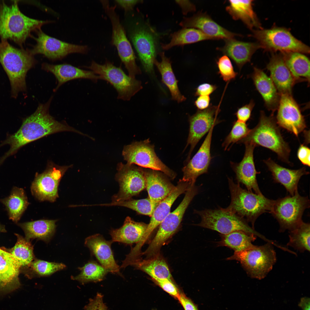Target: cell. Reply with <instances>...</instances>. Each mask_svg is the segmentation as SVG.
Segmentation results:
<instances>
[{
	"label": "cell",
	"instance_id": "91938a15",
	"mask_svg": "<svg viewBox=\"0 0 310 310\" xmlns=\"http://www.w3.org/2000/svg\"><path fill=\"white\" fill-rule=\"evenodd\" d=\"M6 232L5 226L0 224V232Z\"/></svg>",
	"mask_w": 310,
	"mask_h": 310
},
{
	"label": "cell",
	"instance_id": "5bb4252c",
	"mask_svg": "<svg viewBox=\"0 0 310 310\" xmlns=\"http://www.w3.org/2000/svg\"><path fill=\"white\" fill-rule=\"evenodd\" d=\"M115 178L119 190L112 197V202L127 200L139 193L146 187L144 170L133 164H118Z\"/></svg>",
	"mask_w": 310,
	"mask_h": 310
},
{
	"label": "cell",
	"instance_id": "8d00e7d4",
	"mask_svg": "<svg viewBox=\"0 0 310 310\" xmlns=\"http://www.w3.org/2000/svg\"><path fill=\"white\" fill-rule=\"evenodd\" d=\"M0 202L6 207L10 219L15 223L20 219L29 204L23 189L14 187L10 195Z\"/></svg>",
	"mask_w": 310,
	"mask_h": 310
},
{
	"label": "cell",
	"instance_id": "9c48e42d",
	"mask_svg": "<svg viewBox=\"0 0 310 310\" xmlns=\"http://www.w3.org/2000/svg\"><path fill=\"white\" fill-rule=\"evenodd\" d=\"M310 207L308 197L301 196L297 191L292 196L279 198L274 202L270 213L276 219L280 226L279 231H290L303 221L304 211Z\"/></svg>",
	"mask_w": 310,
	"mask_h": 310
},
{
	"label": "cell",
	"instance_id": "e575fe53",
	"mask_svg": "<svg viewBox=\"0 0 310 310\" xmlns=\"http://www.w3.org/2000/svg\"><path fill=\"white\" fill-rule=\"evenodd\" d=\"M161 61L158 62L155 59L154 64L156 66L161 74L162 81L169 90L172 99L178 102L185 100L186 98L181 93L178 86L177 80L171 66L170 58L167 57L164 52L159 53Z\"/></svg>",
	"mask_w": 310,
	"mask_h": 310
},
{
	"label": "cell",
	"instance_id": "603a6c76",
	"mask_svg": "<svg viewBox=\"0 0 310 310\" xmlns=\"http://www.w3.org/2000/svg\"><path fill=\"white\" fill-rule=\"evenodd\" d=\"M21 267L5 248H0V295L9 293L20 287L18 276Z\"/></svg>",
	"mask_w": 310,
	"mask_h": 310
},
{
	"label": "cell",
	"instance_id": "83f0119b",
	"mask_svg": "<svg viewBox=\"0 0 310 310\" xmlns=\"http://www.w3.org/2000/svg\"><path fill=\"white\" fill-rule=\"evenodd\" d=\"M224 40V45L217 49L230 58L240 69L250 61L253 54L260 48L258 43L240 41L234 38Z\"/></svg>",
	"mask_w": 310,
	"mask_h": 310
},
{
	"label": "cell",
	"instance_id": "f35d334b",
	"mask_svg": "<svg viewBox=\"0 0 310 310\" xmlns=\"http://www.w3.org/2000/svg\"><path fill=\"white\" fill-rule=\"evenodd\" d=\"M131 266L147 274L153 279H167L171 280L172 276L167 264L164 259L158 256L146 260L140 259Z\"/></svg>",
	"mask_w": 310,
	"mask_h": 310
},
{
	"label": "cell",
	"instance_id": "c3c4849f",
	"mask_svg": "<svg viewBox=\"0 0 310 310\" xmlns=\"http://www.w3.org/2000/svg\"><path fill=\"white\" fill-rule=\"evenodd\" d=\"M154 282L164 291L177 299L180 293L179 289L171 280L167 279H155Z\"/></svg>",
	"mask_w": 310,
	"mask_h": 310
},
{
	"label": "cell",
	"instance_id": "ac0fdd59",
	"mask_svg": "<svg viewBox=\"0 0 310 310\" xmlns=\"http://www.w3.org/2000/svg\"><path fill=\"white\" fill-rule=\"evenodd\" d=\"M215 125L210 130L196 154L183 168L182 180L192 185H194L199 176L208 172L212 159L210 148L213 130Z\"/></svg>",
	"mask_w": 310,
	"mask_h": 310
},
{
	"label": "cell",
	"instance_id": "5b68a950",
	"mask_svg": "<svg viewBox=\"0 0 310 310\" xmlns=\"http://www.w3.org/2000/svg\"><path fill=\"white\" fill-rule=\"evenodd\" d=\"M231 201L226 208L250 222L254 229L255 223L262 214L270 213L274 200L241 188L239 183L228 178Z\"/></svg>",
	"mask_w": 310,
	"mask_h": 310
},
{
	"label": "cell",
	"instance_id": "680465c9",
	"mask_svg": "<svg viewBox=\"0 0 310 310\" xmlns=\"http://www.w3.org/2000/svg\"><path fill=\"white\" fill-rule=\"evenodd\" d=\"M310 298L307 297L301 298L298 306L303 310H310Z\"/></svg>",
	"mask_w": 310,
	"mask_h": 310
},
{
	"label": "cell",
	"instance_id": "2e32d148",
	"mask_svg": "<svg viewBox=\"0 0 310 310\" xmlns=\"http://www.w3.org/2000/svg\"><path fill=\"white\" fill-rule=\"evenodd\" d=\"M220 111L218 106L210 104L207 109L198 110L189 117V132L185 148L189 145L190 148L187 162L190 160L192 152L200 139L208 132L213 126L220 122L217 118Z\"/></svg>",
	"mask_w": 310,
	"mask_h": 310
},
{
	"label": "cell",
	"instance_id": "9a60e30c",
	"mask_svg": "<svg viewBox=\"0 0 310 310\" xmlns=\"http://www.w3.org/2000/svg\"><path fill=\"white\" fill-rule=\"evenodd\" d=\"M37 37H34L36 44L30 50L34 55L42 54L49 59L55 60L62 59L73 53H85L88 51L87 46L71 44L49 36L40 29L36 30Z\"/></svg>",
	"mask_w": 310,
	"mask_h": 310
},
{
	"label": "cell",
	"instance_id": "f907efd6",
	"mask_svg": "<svg viewBox=\"0 0 310 310\" xmlns=\"http://www.w3.org/2000/svg\"><path fill=\"white\" fill-rule=\"evenodd\" d=\"M84 310H108L107 307L103 301V296L98 293L96 296L90 299L88 303L84 307Z\"/></svg>",
	"mask_w": 310,
	"mask_h": 310
},
{
	"label": "cell",
	"instance_id": "7c38bea8",
	"mask_svg": "<svg viewBox=\"0 0 310 310\" xmlns=\"http://www.w3.org/2000/svg\"><path fill=\"white\" fill-rule=\"evenodd\" d=\"M198 191L197 187L193 185L186 192L185 196L178 207L170 212L160 224L156 235L146 250L150 255L156 254L161 246L177 230L185 210Z\"/></svg>",
	"mask_w": 310,
	"mask_h": 310
},
{
	"label": "cell",
	"instance_id": "7dc6e473",
	"mask_svg": "<svg viewBox=\"0 0 310 310\" xmlns=\"http://www.w3.org/2000/svg\"><path fill=\"white\" fill-rule=\"evenodd\" d=\"M218 73L225 82H229L236 78L238 73L234 69L229 57L224 55L219 58L216 61Z\"/></svg>",
	"mask_w": 310,
	"mask_h": 310
},
{
	"label": "cell",
	"instance_id": "d6986e66",
	"mask_svg": "<svg viewBox=\"0 0 310 310\" xmlns=\"http://www.w3.org/2000/svg\"><path fill=\"white\" fill-rule=\"evenodd\" d=\"M130 37L145 71L152 73L156 52L153 36L145 28L138 26L132 30Z\"/></svg>",
	"mask_w": 310,
	"mask_h": 310
},
{
	"label": "cell",
	"instance_id": "7402d4cb",
	"mask_svg": "<svg viewBox=\"0 0 310 310\" xmlns=\"http://www.w3.org/2000/svg\"><path fill=\"white\" fill-rule=\"evenodd\" d=\"M193 185L182 179L180 180L174 190L158 204L151 216L143 237L137 244L139 247H142L153 231L169 214L171 206L177 197Z\"/></svg>",
	"mask_w": 310,
	"mask_h": 310
},
{
	"label": "cell",
	"instance_id": "d4e9b609",
	"mask_svg": "<svg viewBox=\"0 0 310 310\" xmlns=\"http://www.w3.org/2000/svg\"><path fill=\"white\" fill-rule=\"evenodd\" d=\"M266 68L280 95L292 94L293 86L297 82L286 65L282 54H273Z\"/></svg>",
	"mask_w": 310,
	"mask_h": 310
},
{
	"label": "cell",
	"instance_id": "ee69618b",
	"mask_svg": "<svg viewBox=\"0 0 310 310\" xmlns=\"http://www.w3.org/2000/svg\"><path fill=\"white\" fill-rule=\"evenodd\" d=\"M105 206L124 207L134 210L139 214L151 217L158 205L154 203L149 198L140 199H131L118 202L103 204Z\"/></svg>",
	"mask_w": 310,
	"mask_h": 310
},
{
	"label": "cell",
	"instance_id": "816d5d0a",
	"mask_svg": "<svg viewBox=\"0 0 310 310\" xmlns=\"http://www.w3.org/2000/svg\"><path fill=\"white\" fill-rule=\"evenodd\" d=\"M217 88V86L216 85L208 83H203L199 85L196 88L194 95L195 96H209Z\"/></svg>",
	"mask_w": 310,
	"mask_h": 310
},
{
	"label": "cell",
	"instance_id": "4316f807",
	"mask_svg": "<svg viewBox=\"0 0 310 310\" xmlns=\"http://www.w3.org/2000/svg\"><path fill=\"white\" fill-rule=\"evenodd\" d=\"M273 179L276 182L283 185L290 195H293L298 191V184L301 177L308 175L305 167L292 170L283 167L277 164L271 158L264 161Z\"/></svg>",
	"mask_w": 310,
	"mask_h": 310
},
{
	"label": "cell",
	"instance_id": "681fc988",
	"mask_svg": "<svg viewBox=\"0 0 310 310\" xmlns=\"http://www.w3.org/2000/svg\"><path fill=\"white\" fill-rule=\"evenodd\" d=\"M255 105L254 101L251 100L248 104L238 108L235 114L237 118V120L246 123L251 117V112Z\"/></svg>",
	"mask_w": 310,
	"mask_h": 310
},
{
	"label": "cell",
	"instance_id": "8fae6325",
	"mask_svg": "<svg viewBox=\"0 0 310 310\" xmlns=\"http://www.w3.org/2000/svg\"><path fill=\"white\" fill-rule=\"evenodd\" d=\"M101 3L110 20L112 28V42L117 48L119 57L127 69L130 77L141 73V70L136 63V57L125 30L121 24L119 17L115 11V6H110L107 1Z\"/></svg>",
	"mask_w": 310,
	"mask_h": 310
},
{
	"label": "cell",
	"instance_id": "4dcf8cb0",
	"mask_svg": "<svg viewBox=\"0 0 310 310\" xmlns=\"http://www.w3.org/2000/svg\"><path fill=\"white\" fill-rule=\"evenodd\" d=\"M148 224L137 222L129 216L125 218L121 227L112 229L110 232L113 242H118L127 245L137 244L142 239L146 230Z\"/></svg>",
	"mask_w": 310,
	"mask_h": 310
},
{
	"label": "cell",
	"instance_id": "11a10c76",
	"mask_svg": "<svg viewBox=\"0 0 310 310\" xmlns=\"http://www.w3.org/2000/svg\"><path fill=\"white\" fill-rule=\"evenodd\" d=\"M210 98L208 96H199L194 102V104L198 110H203L210 106Z\"/></svg>",
	"mask_w": 310,
	"mask_h": 310
},
{
	"label": "cell",
	"instance_id": "db71d44e",
	"mask_svg": "<svg viewBox=\"0 0 310 310\" xmlns=\"http://www.w3.org/2000/svg\"><path fill=\"white\" fill-rule=\"evenodd\" d=\"M177 299L185 310H199L197 306L185 294L180 293Z\"/></svg>",
	"mask_w": 310,
	"mask_h": 310
},
{
	"label": "cell",
	"instance_id": "74e56055",
	"mask_svg": "<svg viewBox=\"0 0 310 310\" xmlns=\"http://www.w3.org/2000/svg\"><path fill=\"white\" fill-rule=\"evenodd\" d=\"M220 236L221 239L218 242V246L226 247L235 252L242 251L252 248L254 245L252 242L257 237L254 234L240 230Z\"/></svg>",
	"mask_w": 310,
	"mask_h": 310
},
{
	"label": "cell",
	"instance_id": "f1b7e54d",
	"mask_svg": "<svg viewBox=\"0 0 310 310\" xmlns=\"http://www.w3.org/2000/svg\"><path fill=\"white\" fill-rule=\"evenodd\" d=\"M42 68L55 75L58 84L55 90L69 81L79 78L89 79L94 82L100 79V77L92 71L82 69L68 64L52 65L43 63Z\"/></svg>",
	"mask_w": 310,
	"mask_h": 310
},
{
	"label": "cell",
	"instance_id": "6da1fadb",
	"mask_svg": "<svg viewBox=\"0 0 310 310\" xmlns=\"http://www.w3.org/2000/svg\"><path fill=\"white\" fill-rule=\"evenodd\" d=\"M52 100V97L46 103L39 104L35 112L24 119L19 130L8 136L0 144V147L6 144L10 147L0 159L1 162L24 146L49 135L65 131L83 134L67 124L57 121L50 114L49 109Z\"/></svg>",
	"mask_w": 310,
	"mask_h": 310
},
{
	"label": "cell",
	"instance_id": "836d02e7",
	"mask_svg": "<svg viewBox=\"0 0 310 310\" xmlns=\"http://www.w3.org/2000/svg\"><path fill=\"white\" fill-rule=\"evenodd\" d=\"M56 221L55 220H40L17 224L24 231L26 240L30 241L36 239L48 242L55 233Z\"/></svg>",
	"mask_w": 310,
	"mask_h": 310
},
{
	"label": "cell",
	"instance_id": "6f0895ef",
	"mask_svg": "<svg viewBox=\"0 0 310 310\" xmlns=\"http://www.w3.org/2000/svg\"><path fill=\"white\" fill-rule=\"evenodd\" d=\"M116 2L126 11L132 10L135 5L142 1L140 0H115Z\"/></svg>",
	"mask_w": 310,
	"mask_h": 310
},
{
	"label": "cell",
	"instance_id": "b9f144b4",
	"mask_svg": "<svg viewBox=\"0 0 310 310\" xmlns=\"http://www.w3.org/2000/svg\"><path fill=\"white\" fill-rule=\"evenodd\" d=\"M310 224L302 221L297 226L289 231L287 245L300 252L310 251Z\"/></svg>",
	"mask_w": 310,
	"mask_h": 310
},
{
	"label": "cell",
	"instance_id": "44dd1931",
	"mask_svg": "<svg viewBox=\"0 0 310 310\" xmlns=\"http://www.w3.org/2000/svg\"><path fill=\"white\" fill-rule=\"evenodd\" d=\"M113 243L111 240L107 241L102 235L96 234L86 238L85 245L89 249L92 255L108 272L123 277L111 249Z\"/></svg>",
	"mask_w": 310,
	"mask_h": 310
},
{
	"label": "cell",
	"instance_id": "484cf974",
	"mask_svg": "<svg viewBox=\"0 0 310 310\" xmlns=\"http://www.w3.org/2000/svg\"><path fill=\"white\" fill-rule=\"evenodd\" d=\"M251 77L266 108L274 113L277 110L280 95L272 80L262 70L255 67Z\"/></svg>",
	"mask_w": 310,
	"mask_h": 310
},
{
	"label": "cell",
	"instance_id": "ba28073f",
	"mask_svg": "<svg viewBox=\"0 0 310 310\" xmlns=\"http://www.w3.org/2000/svg\"><path fill=\"white\" fill-rule=\"evenodd\" d=\"M252 30V36L257 40L260 48L266 51L309 53V47L296 38L285 28L275 27Z\"/></svg>",
	"mask_w": 310,
	"mask_h": 310
},
{
	"label": "cell",
	"instance_id": "ffe728a7",
	"mask_svg": "<svg viewBox=\"0 0 310 310\" xmlns=\"http://www.w3.org/2000/svg\"><path fill=\"white\" fill-rule=\"evenodd\" d=\"M245 150L243 157L240 162L230 163L236 175L238 183L244 185L247 190L260 195L262 194L259 187L256 179L257 173L253 158V151L256 146L251 143L244 144Z\"/></svg>",
	"mask_w": 310,
	"mask_h": 310
},
{
	"label": "cell",
	"instance_id": "7bdbcfd3",
	"mask_svg": "<svg viewBox=\"0 0 310 310\" xmlns=\"http://www.w3.org/2000/svg\"><path fill=\"white\" fill-rule=\"evenodd\" d=\"M17 241L14 246L6 250L13 256L21 267L28 266L34 260L33 246L30 241L22 236L15 234Z\"/></svg>",
	"mask_w": 310,
	"mask_h": 310
},
{
	"label": "cell",
	"instance_id": "7a4b0ae2",
	"mask_svg": "<svg viewBox=\"0 0 310 310\" xmlns=\"http://www.w3.org/2000/svg\"><path fill=\"white\" fill-rule=\"evenodd\" d=\"M30 50L16 48L7 40L0 41V63L10 81L12 96L16 98L19 92L26 89V77L37 61Z\"/></svg>",
	"mask_w": 310,
	"mask_h": 310
},
{
	"label": "cell",
	"instance_id": "bcb514c9",
	"mask_svg": "<svg viewBox=\"0 0 310 310\" xmlns=\"http://www.w3.org/2000/svg\"><path fill=\"white\" fill-rule=\"evenodd\" d=\"M250 129L248 127L246 123L235 121L233 123L232 129L226 137L222 144L225 150L231 145L238 142L245 137L249 132Z\"/></svg>",
	"mask_w": 310,
	"mask_h": 310
},
{
	"label": "cell",
	"instance_id": "d6a6232c",
	"mask_svg": "<svg viewBox=\"0 0 310 310\" xmlns=\"http://www.w3.org/2000/svg\"><path fill=\"white\" fill-rule=\"evenodd\" d=\"M226 10L234 20H241L250 29L261 28L253 9V0H229Z\"/></svg>",
	"mask_w": 310,
	"mask_h": 310
},
{
	"label": "cell",
	"instance_id": "f6af8a7d",
	"mask_svg": "<svg viewBox=\"0 0 310 310\" xmlns=\"http://www.w3.org/2000/svg\"><path fill=\"white\" fill-rule=\"evenodd\" d=\"M28 267L30 268L32 276H50L57 271L63 269L66 266L62 263L49 262L36 259L34 260Z\"/></svg>",
	"mask_w": 310,
	"mask_h": 310
},
{
	"label": "cell",
	"instance_id": "4fadbf2b",
	"mask_svg": "<svg viewBox=\"0 0 310 310\" xmlns=\"http://www.w3.org/2000/svg\"><path fill=\"white\" fill-rule=\"evenodd\" d=\"M122 155L128 164L161 171L172 178L175 177L174 173L156 155L154 146L148 140L134 142L125 146Z\"/></svg>",
	"mask_w": 310,
	"mask_h": 310
},
{
	"label": "cell",
	"instance_id": "d590c367",
	"mask_svg": "<svg viewBox=\"0 0 310 310\" xmlns=\"http://www.w3.org/2000/svg\"><path fill=\"white\" fill-rule=\"evenodd\" d=\"M286 65L297 82H310V61L303 53L298 52L281 53Z\"/></svg>",
	"mask_w": 310,
	"mask_h": 310
},
{
	"label": "cell",
	"instance_id": "ab89813d",
	"mask_svg": "<svg viewBox=\"0 0 310 310\" xmlns=\"http://www.w3.org/2000/svg\"><path fill=\"white\" fill-rule=\"evenodd\" d=\"M169 43L162 44V48L168 50L176 46H182L207 40H214L200 30L193 28H183L170 35Z\"/></svg>",
	"mask_w": 310,
	"mask_h": 310
},
{
	"label": "cell",
	"instance_id": "cb8c5ba5",
	"mask_svg": "<svg viewBox=\"0 0 310 310\" xmlns=\"http://www.w3.org/2000/svg\"><path fill=\"white\" fill-rule=\"evenodd\" d=\"M179 25L183 28L198 29L214 40L234 38L241 36L227 30L215 22L207 14L198 12L192 17H184Z\"/></svg>",
	"mask_w": 310,
	"mask_h": 310
},
{
	"label": "cell",
	"instance_id": "3957f363",
	"mask_svg": "<svg viewBox=\"0 0 310 310\" xmlns=\"http://www.w3.org/2000/svg\"><path fill=\"white\" fill-rule=\"evenodd\" d=\"M53 22L30 18L20 11L17 1L11 5L0 1V37L11 40L22 46L32 31L41 29L45 24Z\"/></svg>",
	"mask_w": 310,
	"mask_h": 310
},
{
	"label": "cell",
	"instance_id": "52a82bcc",
	"mask_svg": "<svg viewBox=\"0 0 310 310\" xmlns=\"http://www.w3.org/2000/svg\"><path fill=\"white\" fill-rule=\"evenodd\" d=\"M195 213L201 217V221L197 225L216 231L225 235L240 230L254 234L266 240V238L249 226L244 218L226 208L214 209L195 210Z\"/></svg>",
	"mask_w": 310,
	"mask_h": 310
},
{
	"label": "cell",
	"instance_id": "f5cc1de1",
	"mask_svg": "<svg viewBox=\"0 0 310 310\" xmlns=\"http://www.w3.org/2000/svg\"><path fill=\"white\" fill-rule=\"evenodd\" d=\"M298 157L304 165L310 166V150L309 148L304 145H301L298 150Z\"/></svg>",
	"mask_w": 310,
	"mask_h": 310
},
{
	"label": "cell",
	"instance_id": "277c9868",
	"mask_svg": "<svg viewBox=\"0 0 310 310\" xmlns=\"http://www.w3.org/2000/svg\"><path fill=\"white\" fill-rule=\"evenodd\" d=\"M277 124L273 115L268 116L261 111L257 125L238 143H251L266 148L276 153L282 161L289 163L290 149L282 137Z\"/></svg>",
	"mask_w": 310,
	"mask_h": 310
},
{
	"label": "cell",
	"instance_id": "9f6ffc18",
	"mask_svg": "<svg viewBox=\"0 0 310 310\" xmlns=\"http://www.w3.org/2000/svg\"><path fill=\"white\" fill-rule=\"evenodd\" d=\"M175 1L181 7L184 15H186L189 12L196 10L195 5L189 1L176 0Z\"/></svg>",
	"mask_w": 310,
	"mask_h": 310
},
{
	"label": "cell",
	"instance_id": "1f68e13d",
	"mask_svg": "<svg viewBox=\"0 0 310 310\" xmlns=\"http://www.w3.org/2000/svg\"><path fill=\"white\" fill-rule=\"evenodd\" d=\"M144 173L148 197L152 202L158 205L174 190L176 186L156 170H144Z\"/></svg>",
	"mask_w": 310,
	"mask_h": 310
},
{
	"label": "cell",
	"instance_id": "f546056e",
	"mask_svg": "<svg viewBox=\"0 0 310 310\" xmlns=\"http://www.w3.org/2000/svg\"><path fill=\"white\" fill-rule=\"evenodd\" d=\"M60 181L56 180L48 168L41 174L36 173L31 186L32 194L38 200L54 202L58 197Z\"/></svg>",
	"mask_w": 310,
	"mask_h": 310
},
{
	"label": "cell",
	"instance_id": "e0dca14e",
	"mask_svg": "<svg viewBox=\"0 0 310 310\" xmlns=\"http://www.w3.org/2000/svg\"><path fill=\"white\" fill-rule=\"evenodd\" d=\"M277 110L276 119L280 127L297 136L306 128L304 117L292 94H280Z\"/></svg>",
	"mask_w": 310,
	"mask_h": 310
},
{
	"label": "cell",
	"instance_id": "30bf717a",
	"mask_svg": "<svg viewBox=\"0 0 310 310\" xmlns=\"http://www.w3.org/2000/svg\"><path fill=\"white\" fill-rule=\"evenodd\" d=\"M86 67L99 76L100 79L111 84L117 92L119 99L128 101L142 88L140 81L127 75L120 67L108 61L100 64L92 61Z\"/></svg>",
	"mask_w": 310,
	"mask_h": 310
},
{
	"label": "cell",
	"instance_id": "60d3db41",
	"mask_svg": "<svg viewBox=\"0 0 310 310\" xmlns=\"http://www.w3.org/2000/svg\"><path fill=\"white\" fill-rule=\"evenodd\" d=\"M79 269L80 271V274L75 276L72 277L71 279L83 284L90 282H100L104 279L108 272L100 264L92 260Z\"/></svg>",
	"mask_w": 310,
	"mask_h": 310
},
{
	"label": "cell",
	"instance_id": "8992f818",
	"mask_svg": "<svg viewBox=\"0 0 310 310\" xmlns=\"http://www.w3.org/2000/svg\"><path fill=\"white\" fill-rule=\"evenodd\" d=\"M226 259L239 261L249 277L260 280L272 270L276 257L272 243L268 242L261 246L254 245L244 251L235 252Z\"/></svg>",
	"mask_w": 310,
	"mask_h": 310
}]
</instances>
